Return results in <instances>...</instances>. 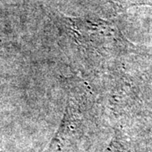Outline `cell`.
I'll return each instance as SVG.
<instances>
[{
	"mask_svg": "<svg viewBox=\"0 0 152 152\" xmlns=\"http://www.w3.org/2000/svg\"><path fill=\"white\" fill-rule=\"evenodd\" d=\"M115 14L124 13L134 6H152V0H107Z\"/></svg>",
	"mask_w": 152,
	"mask_h": 152,
	"instance_id": "3957f363",
	"label": "cell"
},
{
	"mask_svg": "<svg viewBox=\"0 0 152 152\" xmlns=\"http://www.w3.org/2000/svg\"><path fill=\"white\" fill-rule=\"evenodd\" d=\"M105 152H129L121 133L116 131Z\"/></svg>",
	"mask_w": 152,
	"mask_h": 152,
	"instance_id": "277c9868",
	"label": "cell"
},
{
	"mask_svg": "<svg viewBox=\"0 0 152 152\" xmlns=\"http://www.w3.org/2000/svg\"><path fill=\"white\" fill-rule=\"evenodd\" d=\"M78 114L75 103L69 102L59 129L45 152H67L74 145L76 135L80 133L81 116Z\"/></svg>",
	"mask_w": 152,
	"mask_h": 152,
	"instance_id": "7a4b0ae2",
	"label": "cell"
},
{
	"mask_svg": "<svg viewBox=\"0 0 152 152\" xmlns=\"http://www.w3.org/2000/svg\"><path fill=\"white\" fill-rule=\"evenodd\" d=\"M68 21L73 37L88 58L114 59L115 49L123 41L114 24L90 18H69Z\"/></svg>",
	"mask_w": 152,
	"mask_h": 152,
	"instance_id": "6da1fadb",
	"label": "cell"
}]
</instances>
